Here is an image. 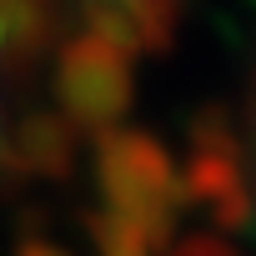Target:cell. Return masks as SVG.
I'll use <instances>...</instances> for the list:
<instances>
[{"instance_id":"6da1fadb","label":"cell","mask_w":256,"mask_h":256,"mask_svg":"<svg viewBox=\"0 0 256 256\" xmlns=\"http://www.w3.org/2000/svg\"><path fill=\"white\" fill-rule=\"evenodd\" d=\"M6 40H10V20H6V6H0V60H6Z\"/></svg>"}]
</instances>
